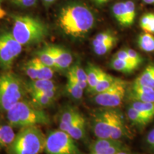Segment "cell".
<instances>
[{"label":"cell","mask_w":154,"mask_h":154,"mask_svg":"<svg viewBox=\"0 0 154 154\" xmlns=\"http://www.w3.org/2000/svg\"><path fill=\"white\" fill-rule=\"evenodd\" d=\"M94 22L92 11L82 4H72L63 7L58 17L60 28L73 37L84 36L93 28Z\"/></svg>","instance_id":"6da1fadb"},{"label":"cell","mask_w":154,"mask_h":154,"mask_svg":"<svg viewBox=\"0 0 154 154\" xmlns=\"http://www.w3.org/2000/svg\"><path fill=\"white\" fill-rule=\"evenodd\" d=\"M11 34L22 46L32 45L44 41L49 29L41 19L30 15H17L13 17Z\"/></svg>","instance_id":"7a4b0ae2"},{"label":"cell","mask_w":154,"mask_h":154,"mask_svg":"<svg viewBox=\"0 0 154 154\" xmlns=\"http://www.w3.org/2000/svg\"><path fill=\"white\" fill-rule=\"evenodd\" d=\"M46 137L38 126L22 127L15 136L7 154H40L45 149Z\"/></svg>","instance_id":"3957f363"},{"label":"cell","mask_w":154,"mask_h":154,"mask_svg":"<svg viewBox=\"0 0 154 154\" xmlns=\"http://www.w3.org/2000/svg\"><path fill=\"white\" fill-rule=\"evenodd\" d=\"M9 125L14 127H26L48 125L51 123L49 115L43 109H38L31 102L21 100L7 111Z\"/></svg>","instance_id":"277c9868"},{"label":"cell","mask_w":154,"mask_h":154,"mask_svg":"<svg viewBox=\"0 0 154 154\" xmlns=\"http://www.w3.org/2000/svg\"><path fill=\"white\" fill-rule=\"evenodd\" d=\"M27 93L26 82L15 73L4 71L0 74V111L7 112Z\"/></svg>","instance_id":"5b68a950"},{"label":"cell","mask_w":154,"mask_h":154,"mask_svg":"<svg viewBox=\"0 0 154 154\" xmlns=\"http://www.w3.org/2000/svg\"><path fill=\"white\" fill-rule=\"evenodd\" d=\"M44 151L47 154H82L74 138L61 129L52 131L47 135Z\"/></svg>","instance_id":"8992f818"},{"label":"cell","mask_w":154,"mask_h":154,"mask_svg":"<svg viewBox=\"0 0 154 154\" xmlns=\"http://www.w3.org/2000/svg\"><path fill=\"white\" fill-rule=\"evenodd\" d=\"M22 51V45L11 32H0V68L4 71L10 70L14 60Z\"/></svg>","instance_id":"52a82bcc"},{"label":"cell","mask_w":154,"mask_h":154,"mask_svg":"<svg viewBox=\"0 0 154 154\" xmlns=\"http://www.w3.org/2000/svg\"><path fill=\"white\" fill-rule=\"evenodd\" d=\"M126 93V82L121 79L120 82L106 91L96 94L94 101L102 107L116 108L120 106L124 101Z\"/></svg>","instance_id":"ba28073f"},{"label":"cell","mask_w":154,"mask_h":154,"mask_svg":"<svg viewBox=\"0 0 154 154\" xmlns=\"http://www.w3.org/2000/svg\"><path fill=\"white\" fill-rule=\"evenodd\" d=\"M111 109L100 111L94 116L92 128L98 138H111Z\"/></svg>","instance_id":"9c48e42d"},{"label":"cell","mask_w":154,"mask_h":154,"mask_svg":"<svg viewBox=\"0 0 154 154\" xmlns=\"http://www.w3.org/2000/svg\"><path fill=\"white\" fill-rule=\"evenodd\" d=\"M49 48L53 55L57 69L65 70L70 68L73 61V57L68 50L56 45H49Z\"/></svg>","instance_id":"30bf717a"},{"label":"cell","mask_w":154,"mask_h":154,"mask_svg":"<svg viewBox=\"0 0 154 154\" xmlns=\"http://www.w3.org/2000/svg\"><path fill=\"white\" fill-rule=\"evenodd\" d=\"M111 138L113 140L121 139L126 134V128L122 116L117 111L111 109Z\"/></svg>","instance_id":"8fae6325"},{"label":"cell","mask_w":154,"mask_h":154,"mask_svg":"<svg viewBox=\"0 0 154 154\" xmlns=\"http://www.w3.org/2000/svg\"><path fill=\"white\" fill-rule=\"evenodd\" d=\"M26 88L27 93L30 94V96L35 95L44 93V92L50 91L57 88L55 84L52 80H46V79H30L29 82H26Z\"/></svg>","instance_id":"7c38bea8"},{"label":"cell","mask_w":154,"mask_h":154,"mask_svg":"<svg viewBox=\"0 0 154 154\" xmlns=\"http://www.w3.org/2000/svg\"><path fill=\"white\" fill-rule=\"evenodd\" d=\"M57 94V88L50 91L44 92V93L35 94L31 96V103L38 109H43L44 108L49 106L55 99Z\"/></svg>","instance_id":"4fadbf2b"},{"label":"cell","mask_w":154,"mask_h":154,"mask_svg":"<svg viewBox=\"0 0 154 154\" xmlns=\"http://www.w3.org/2000/svg\"><path fill=\"white\" fill-rule=\"evenodd\" d=\"M79 114L80 113L78 110L72 107L65 109L61 116L60 121H59V129L67 132Z\"/></svg>","instance_id":"5bb4252c"},{"label":"cell","mask_w":154,"mask_h":154,"mask_svg":"<svg viewBox=\"0 0 154 154\" xmlns=\"http://www.w3.org/2000/svg\"><path fill=\"white\" fill-rule=\"evenodd\" d=\"M121 80V79L111 76V75L106 73L104 71H102L101 76H100L97 85L94 88L93 93L99 94L106 91L120 82Z\"/></svg>","instance_id":"9a60e30c"},{"label":"cell","mask_w":154,"mask_h":154,"mask_svg":"<svg viewBox=\"0 0 154 154\" xmlns=\"http://www.w3.org/2000/svg\"><path fill=\"white\" fill-rule=\"evenodd\" d=\"M66 133H68L74 140H82L85 136L86 120L81 113Z\"/></svg>","instance_id":"2e32d148"},{"label":"cell","mask_w":154,"mask_h":154,"mask_svg":"<svg viewBox=\"0 0 154 154\" xmlns=\"http://www.w3.org/2000/svg\"><path fill=\"white\" fill-rule=\"evenodd\" d=\"M86 76H87V84L88 91L93 93L94 88L97 85L100 76H101L102 69L93 63H88L86 68Z\"/></svg>","instance_id":"e0dca14e"},{"label":"cell","mask_w":154,"mask_h":154,"mask_svg":"<svg viewBox=\"0 0 154 154\" xmlns=\"http://www.w3.org/2000/svg\"><path fill=\"white\" fill-rule=\"evenodd\" d=\"M15 136L11 125L0 124V151L7 149L13 142Z\"/></svg>","instance_id":"ac0fdd59"},{"label":"cell","mask_w":154,"mask_h":154,"mask_svg":"<svg viewBox=\"0 0 154 154\" xmlns=\"http://www.w3.org/2000/svg\"><path fill=\"white\" fill-rule=\"evenodd\" d=\"M134 84L154 88V64L149 65L137 77Z\"/></svg>","instance_id":"d6986e66"},{"label":"cell","mask_w":154,"mask_h":154,"mask_svg":"<svg viewBox=\"0 0 154 154\" xmlns=\"http://www.w3.org/2000/svg\"><path fill=\"white\" fill-rule=\"evenodd\" d=\"M121 143L122 142L119 140H113L111 138H99L90 145V153H97Z\"/></svg>","instance_id":"ffe728a7"},{"label":"cell","mask_w":154,"mask_h":154,"mask_svg":"<svg viewBox=\"0 0 154 154\" xmlns=\"http://www.w3.org/2000/svg\"><path fill=\"white\" fill-rule=\"evenodd\" d=\"M131 106L139 111L149 121L154 118V102H142L134 101Z\"/></svg>","instance_id":"44dd1931"},{"label":"cell","mask_w":154,"mask_h":154,"mask_svg":"<svg viewBox=\"0 0 154 154\" xmlns=\"http://www.w3.org/2000/svg\"><path fill=\"white\" fill-rule=\"evenodd\" d=\"M68 75L72 76L84 89L87 88V76L86 70L81 67L79 64L76 63L70 67L69 69Z\"/></svg>","instance_id":"7402d4cb"},{"label":"cell","mask_w":154,"mask_h":154,"mask_svg":"<svg viewBox=\"0 0 154 154\" xmlns=\"http://www.w3.org/2000/svg\"><path fill=\"white\" fill-rule=\"evenodd\" d=\"M37 71V79H38L51 80L54 76L53 68L44 64L37 57L32 59Z\"/></svg>","instance_id":"603a6c76"},{"label":"cell","mask_w":154,"mask_h":154,"mask_svg":"<svg viewBox=\"0 0 154 154\" xmlns=\"http://www.w3.org/2000/svg\"><path fill=\"white\" fill-rule=\"evenodd\" d=\"M138 44L140 49L146 52H153L154 36L149 32L140 34L138 38Z\"/></svg>","instance_id":"cb8c5ba5"},{"label":"cell","mask_w":154,"mask_h":154,"mask_svg":"<svg viewBox=\"0 0 154 154\" xmlns=\"http://www.w3.org/2000/svg\"><path fill=\"white\" fill-rule=\"evenodd\" d=\"M112 11L116 21L123 26H128L127 22V16L125 2H120L113 6Z\"/></svg>","instance_id":"d4e9b609"},{"label":"cell","mask_w":154,"mask_h":154,"mask_svg":"<svg viewBox=\"0 0 154 154\" xmlns=\"http://www.w3.org/2000/svg\"><path fill=\"white\" fill-rule=\"evenodd\" d=\"M66 89L68 93L70 94V96L76 100H79L82 99L84 90L79 85V84L72 76H71L70 75H68Z\"/></svg>","instance_id":"484cf974"},{"label":"cell","mask_w":154,"mask_h":154,"mask_svg":"<svg viewBox=\"0 0 154 154\" xmlns=\"http://www.w3.org/2000/svg\"><path fill=\"white\" fill-rule=\"evenodd\" d=\"M111 66L114 70L124 74H130L136 69V67L130 63L116 57H113L111 60Z\"/></svg>","instance_id":"4316f807"},{"label":"cell","mask_w":154,"mask_h":154,"mask_svg":"<svg viewBox=\"0 0 154 154\" xmlns=\"http://www.w3.org/2000/svg\"><path fill=\"white\" fill-rule=\"evenodd\" d=\"M36 54H37V57H36L44 64L47 65V66L49 67H51L53 69H57L54 59L52 54H51V51H50L49 46H47V47H44L43 49L38 51Z\"/></svg>","instance_id":"83f0119b"},{"label":"cell","mask_w":154,"mask_h":154,"mask_svg":"<svg viewBox=\"0 0 154 154\" xmlns=\"http://www.w3.org/2000/svg\"><path fill=\"white\" fill-rule=\"evenodd\" d=\"M127 116L134 124L138 126H145L150 122L142 113L131 106H130L127 110Z\"/></svg>","instance_id":"f1b7e54d"},{"label":"cell","mask_w":154,"mask_h":154,"mask_svg":"<svg viewBox=\"0 0 154 154\" xmlns=\"http://www.w3.org/2000/svg\"><path fill=\"white\" fill-rule=\"evenodd\" d=\"M116 42L117 38L116 36H115V37L108 40V41L106 42H103V43L99 44V45L93 47L94 52H95L96 54L99 56L104 55L106 54L109 52V51L114 47Z\"/></svg>","instance_id":"f546056e"},{"label":"cell","mask_w":154,"mask_h":154,"mask_svg":"<svg viewBox=\"0 0 154 154\" xmlns=\"http://www.w3.org/2000/svg\"><path fill=\"white\" fill-rule=\"evenodd\" d=\"M125 6H126L128 26H130L134 24L136 17V5L131 0H128L125 2Z\"/></svg>","instance_id":"4dcf8cb0"},{"label":"cell","mask_w":154,"mask_h":154,"mask_svg":"<svg viewBox=\"0 0 154 154\" xmlns=\"http://www.w3.org/2000/svg\"><path fill=\"white\" fill-rule=\"evenodd\" d=\"M115 35L111 33L110 32H101V33L98 34L93 39V42H92V46L93 47H96V46L99 45L103 42H106L108 40L111 39L113 37H115Z\"/></svg>","instance_id":"1f68e13d"},{"label":"cell","mask_w":154,"mask_h":154,"mask_svg":"<svg viewBox=\"0 0 154 154\" xmlns=\"http://www.w3.org/2000/svg\"><path fill=\"white\" fill-rule=\"evenodd\" d=\"M131 99L142 102H154V92L151 94H138L131 91Z\"/></svg>","instance_id":"d6a6232c"},{"label":"cell","mask_w":154,"mask_h":154,"mask_svg":"<svg viewBox=\"0 0 154 154\" xmlns=\"http://www.w3.org/2000/svg\"><path fill=\"white\" fill-rule=\"evenodd\" d=\"M24 72L30 79H37V71H36V68L35 65H34L33 61H32V59L29 61L25 64Z\"/></svg>","instance_id":"836d02e7"},{"label":"cell","mask_w":154,"mask_h":154,"mask_svg":"<svg viewBox=\"0 0 154 154\" xmlns=\"http://www.w3.org/2000/svg\"><path fill=\"white\" fill-rule=\"evenodd\" d=\"M124 146L123 145V143H121L119 144V145L112 146V147L103 150V151L97 152V153H90V154H116L119 152L124 151Z\"/></svg>","instance_id":"e575fe53"},{"label":"cell","mask_w":154,"mask_h":154,"mask_svg":"<svg viewBox=\"0 0 154 154\" xmlns=\"http://www.w3.org/2000/svg\"><path fill=\"white\" fill-rule=\"evenodd\" d=\"M114 57L118 58V59H122V60L126 61H127V62L130 63L131 64H132L133 66H134L136 69L138 67V66H137V65H136V63H135L134 61L131 60V59L130 58L129 55H128V53H127V51L126 49H123L119 50L118 52L116 54Z\"/></svg>","instance_id":"d590c367"},{"label":"cell","mask_w":154,"mask_h":154,"mask_svg":"<svg viewBox=\"0 0 154 154\" xmlns=\"http://www.w3.org/2000/svg\"><path fill=\"white\" fill-rule=\"evenodd\" d=\"M152 16H153V13H147V14H144L143 17L140 19L139 25L140 27L143 29L144 32H146L148 26L151 22Z\"/></svg>","instance_id":"8d00e7d4"},{"label":"cell","mask_w":154,"mask_h":154,"mask_svg":"<svg viewBox=\"0 0 154 154\" xmlns=\"http://www.w3.org/2000/svg\"><path fill=\"white\" fill-rule=\"evenodd\" d=\"M127 51V53L129 55V57L131 60L134 61V62L136 63L137 66H139V65L142 62V57H140L139 54H138L137 51H136L135 50L132 49H126Z\"/></svg>","instance_id":"74e56055"},{"label":"cell","mask_w":154,"mask_h":154,"mask_svg":"<svg viewBox=\"0 0 154 154\" xmlns=\"http://www.w3.org/2000/svg\"><path fill=\"white\" fill-rule=\"evenodd\" d=\"M13 2L20 7H31L35 5L36 0H13Z\"/></svg>","instance_id":"f35d334b"},{"label":"cell","mask_w":154,"mask_h":154,"mask_svg":"<svg viewBox=\"0 0 154 154\" xmlns=\"http://www.w3.org/2000/svg\"><path fill=\"white\" fill-rule=\"evenodd\" d=\"M147 140L149 145L154 149V128L152 129L147 136Z\"/></svg>","instance_id":"ab89813d"},{"label":"cell","mask_w":154,"mask_h":154,"mask_svg":"<svg viewBox=\"0 0 154 154\" xmlns=\"http://www.w3.org/2000/svg\"><path fill=\"white\" fill-rule=\"evenodd\" d=\"M145 32H149L151 34H154V14L153 13V16H152L151 22L148 26L147 29Z\"/></svg>","instance_id":"60d3db41"},{"label":"cell","mask_w":154,"mask_h":154,"mask_svg":"<svg viewBox=\"0 0 154 154\" xmlns=\"http://www.w3.org/2000/svg\"><path fill=\"white\" fill-rule=\"evenodd\" d=\"M5 14H6V13H5V10H4L3 9H2V7H1V0H0V19L3 18V17L5 16Z\"/></svg>","instance_id":"b9f144b4"},{"label":"cell","mask_w":154,"mask_h":154,"mask_svg":"<svg viewBox=\"0 0 154 154\" xmlns=\"http://www.w3.org/2000/svg\"><path fill=\"white\" fill-rule=\"evenodd\" d=\"M116 154H135V153H130V152H128V151H126V150H124V151H120V152H119V153H117Z\"/></svg>","instance_id":"7bdbcfd3"},{"label":"cell","mask_w":154,"mask_h":154,"mask_svg":"<svg viewBox=\"0 0 154 154\" xmlns=\"http://www.w3.org/2000/svg\"><path fill=\"white\" fill-rule=\"evenodd\" d=\"M56 0H43V2H44L46 4H48V5H49V4H51V3L54 2Z\"/></svg>","instance_id":"ee69618b"},{"label":"cell","mask_w":154,"mask_h":154,"mask_svg":"<svg viewBox=\"0 0 154 154\" xmlns=\"http://www.w3.org/2000/svg\"><path fill=\"white\" fill-rule=\"evenodd\" d=\"M146 4H154V0H143Z\"/></svg>","instance_id":"f6af8a7d"},{"label":"cell","mask_w":154,"mask_h":154,"mask_svg":"<svg viewBox=\"0 0 154 154\" xmlns=\"http://www.w3.org/2000/svg\"><path fill=\"white\" fill-rule=\"evenodd\" d=\"M94 1H95V2H96V3H97V2H98V1H99V0H94Z\"/></svg>","instance_id":"bcb514c9"}]
</instances>
